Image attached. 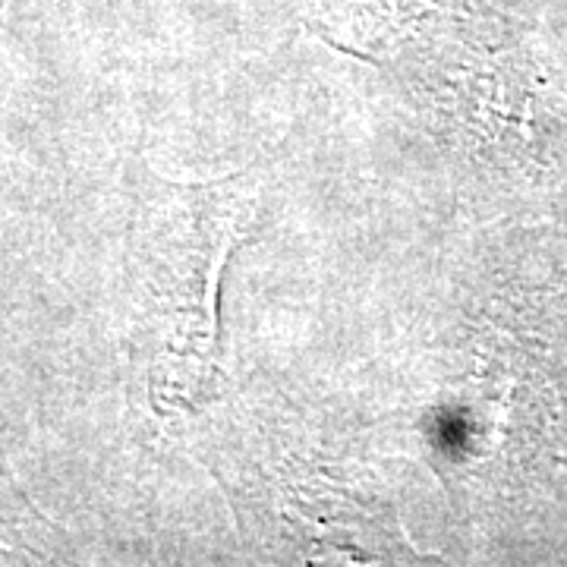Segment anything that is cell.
Segmentation results:
<instances>
[{"instance_id": "6da1fadb", "label": "cell", "mask_w": 567, "mask_h": 567, "mask_svg": "<svg viewBox=\"0 0 567 567\" xmlns=\"http://www.w3.org/2000/svg\"><path fill=\"white\" fill-rule=\"evenodd\" d=\"M492 10L480 0H316V29L328 41L350 35L353 51H375L379 61L420 54L423 48H464Z\"/></svg>"}]
</instances>
